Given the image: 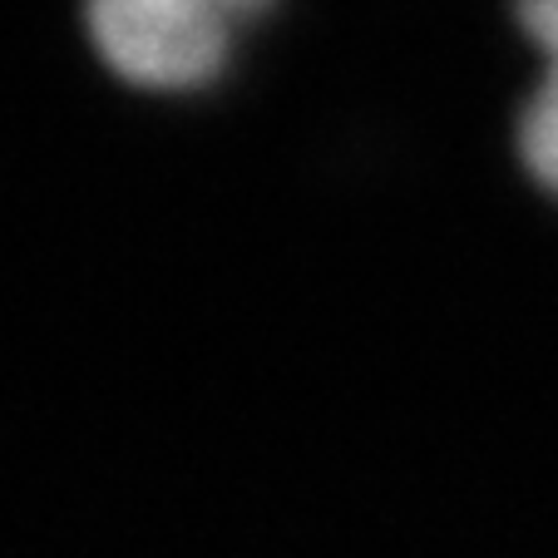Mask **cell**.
<instances>
[{"label":"cell","mask_w":558,"mask_h":558,"mask_svg":"<svg viewBox=\"0 0 558 558\" xmlns=\"http://www.w3.org/2000/svg\"><path fill=\"white\" fill-rule=\"evenodd\" d=\"M277 0H85L95 60L154 99L208 95Z\"/></svg>","instance_id":"1"},{"label":"cell","mask_w":558,"mask_h":558,"mask_svg":"<svg viewBox=\"0 0 558 558\" xmlns=\"http://www.w3.org/2000/svg\"><path fill=\"white\" fill-rule=\"evenodd\" d=\"M514 25L544 60L514 124V148L529 183L558 203V0H514Z\"/></svg>","instance_id":"2"}]
</instances>
